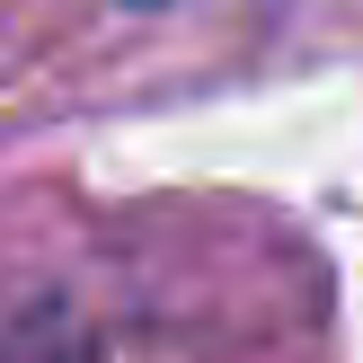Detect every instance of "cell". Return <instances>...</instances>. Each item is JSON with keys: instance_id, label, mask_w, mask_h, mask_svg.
<instances>
[{"instance_id": "2", "label": "cell", "mask_w": 363, "mask_h": 363, "mask_svg": "<svg viewBox=\"0 0 363 363\" xmlns=\"http://www.w3.org/2000/svg\"><path fill=\"white\" fill-rule=\"evenodd\" d=\"M0 363H27V354H0Z\"/></svg>"}, {"instance_id": "1", "label": "cell", "mask_w": 363, "mask_h": 363, "mask_svg": "<svg viewBox=\"0 0 363 363\" xmlns=\"http://www.w3.org/2000/svg\"><path fill=\"white\" fill-rule=\"evenodd\" d=\"M133 9H160V0H133Z\"/></svg>"}]
</instances>
